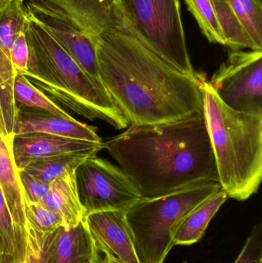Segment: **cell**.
<instances>
[{
  "label": "cell",
  "mask_w": 262,
  "mask_h": 263,
  "mask_svg": "<svg viewBox=\"0 0 262 263\" xmlns=\"http://www.w3.org/2000/svg\"><path fill=\"white\" fill-rule=\"evenodd\" d=\"M223 190L192 210L180 224L174 236V246H190L201 239L221 205L227 200Z\"/></svg>",
  "instance_id": "cell-17"
},
{
  "label": "cell",
  "mask_w": 262,
  "mask_h": 263,
  "mask_svg": "<svg viewBox=\"0 0 262 263\" xmlns=\"http://www.w3.org/2000/svg\"><path fill=\"white\" fill-rule=\"evenodd\" d=\"M15 73L10 55L0 46V134L9 141L13 137L15 106L14 82Z\"/></svg>",
  "instance_id": "cell-19"
},
{
  "label": "cell",
  "mask_w": 262,
  "mask_h": 263,
  "mask_svg": "<svg viewBox=\"0 0 262 263\" xmlns=\"http://www.w3.org/2000/svg\"><path fill=\"white\" fill-rule=\"evenodd\" d=\"M0 254L10 255L15 258V260L18 261L13 222H12L10 212L8 208L7 203L1 189H0Z\"/></svg>",
  "instance_id": "cell-26"
},
{
  "label": "cell",
  "mask_w": 262,
  "mask_h": 263,
  "mask_svg": "<svg viewBox=\"0 0 262 263\" xmlns=\"http://www.w3.org/2000/svg\"><path fill=\"white\" fill-rule=\"evenodd\" d=\"M102 149L82 150L49 156L33 161L23 170L45 183L50 184L66 173L74 172L89 158L95 156Z\"/></svg>",
  "instance_id": "cell-18"
},
{
  "label": "cell",
  "mask_w": 262,
  "mask_h": 263,
  "mask_svg": "<svg viewBox=\"0 0 262 263\" xmlns=\"http://www.w3.org/2000/svg\"><path fill=\"white\" fill-rule=\"evenodd\" d=\"M122 29L151 52L187 75H195L186 43L179 0H115Z\"/></svg>",
  "instance_id": "cell-6"
},
{
  "label": "cell",
  "mask_w": 262,
  "mask_h": 263,
  "mask_svg": "<svg viewBox=\"0 0 262 263\" xmlns=\"http://www.w3.org/2000/svg\"><path fill=\"white\" fill-rule=\"evenodd\" d=\"M0 189L13 222L17 259L23 263L26 251V218L18 170L14 161L11 141L0 134Z\"/></svg>",
  "instance_id": "cell-14"
},
{
  "label": "cell",
  "mask_w": 262,
  "mask_h": 263,
  "mask_svg": "<svg viewBox=\"0 0 262 263\" xmlns=\"http://www.w3.org/2000/svg\"><path fill=\"white\" fill-rule=\"evenodd\" d=\"M209 84L229 107L262 116V50H232Z\"/></svg>",
  "instance_id": "cell-8"
},
{
  "label": "cell",
  "mask_w": 262,
  "mask_h": 263,
  "mask_svg": "<svg viewBox=\"0 0 262 263\" xmlns=\"http://www.w3.org/2000/svg\"><path fill=\"white\" fill-rule=\"evenodd\" d=\"M100 263H121L119 261L117 260L115 258L112 256H109V255H105L104 257H101L100 259Z\"/></svg>",
  "instance_id": "cell-31"
},
{
  "label": "cell",
  "mask_w": 262,
  "mask_h": 263,
  "mask_svg": "<svg viewBox=\"0 0 262 263\" xmlns=\"http://www.w3.org/2000/svg\"><path fill=\"white\" fill-rule=\"evenodd\" d=\"M75 178L84 217L98 212L126 213L142 198L119 166L96 156L77 167Z\"/></svg>",
  "instance_id": "cell-7"
},
{
  "label": "cell",
  "mask_w": 262,
  "mask_h": 263,
  "mask_svg": "<svg viewBox=\"0 0 262 263\" xmlns=\"http://www.w3.org/2000/svg\"><path fill=\"white\" fill-rule=\"evenodd\" d=\"M10 60L16 74L24 75L29 60V46L25 35V29L18 33L10 49Z\"/></svg>",
  "instance_id": "cell-29"
},
{
  "label": "cell",
  "mask_w": 262,
  "mask_h": 263,
  "mask_svg": "<svg viewBox=\"0 0 262 263\" xmlns=\"http://www.w3.org/2000/svg\"><path fill=\"white\" fill-rule=\"evenodd\" d=\"M98 253H97V254H98ZM97 254H96V256H97ZM96 256H95V257H94V259H92V260H91L90 262H89L88 263H94V261H95V257H96Z\"/></svg>",
  "instance_id": "cell-33"
},
{
  "label": "cell",
  "mask_w": 262,
  "mask_h": 263,
  "mask_svg": "<svg viewBox=\"0 0 262 263\" xmlns=\"http://www.w3.org/2000/svg\"><path fill=\"white\" fill-rule=\"evenodd\" d=\"M26 220L37 230L43 233H50L64 227V222L59 216L46 208L40 203L30 202L23 198Z\"/></svg>",
  "instance_id": "cell-25"
},
{
  "label": "cell",
  "mask_w": 262,
  "mask_h": 263,
  "mask_svg": "<svg viewBox=\"0 0 262 263\" xmlns=\"http://www.w3.org/2000/svg\"><path fill=\"white\" fill-rule=\"evenodd\" d=\"M25 35L29 60L25 77L60 107L116 129L129 123L100 80L89 76L61 45L28 16Z\"/></svg>",
  "instance_id": "cell-3"
},
{
  "label": "cell",
  "mask_w": 262,
  "mask_h": 263,
  "mask_svg": "<svg viewBox=\"0 0 262 263\" xmlns=\"http://www.w3.org/2000/svg\"><path fill=\"white\" fill-rule=\"evenodd\" d=\"M18 176L23 198L30 202L40 203L49 191V184L42 182L23 170H18Z\"/></svg>",
  "instance_id": "cell-28"
},
{
  "label": "cell",
  "mask_w": 262,
  "mask_h": 263,
  "mask_svg": "<svg viewBox=\"0 0 262 263\" xmlns=\"http://www.w3.org/2000/svg\"><path fill=\"white\" fill-rule=\"evenodd\" d=\"M13 93L15 106L36 108L63 118H73L69 112L38 90L23 74H16L15 76Z\"/></svg>",
  "instance_id": "cell-21"
},
{
  "label": "cell",
  "mask_w": 262,
  "mask_h": 263,
  "mask_svg": "<svg viewBox=\"0 0 262 263\" xmlns=\"http://www.w3.org/2000/svg\"><path fill=\"white\" fill-rule=\"evenodd\" d=\"M103 144L142 198L219 182L203 114L169 123L131 124Z\"/></svg>",
  "instance_id": "cell-2"
},
{
  "label": "cell",
  "mask_w": 262,
  "mask_h": 263,
  "mask_svg": "<svg viewBox=\"0 0 262 263\" xmlns=\"http://www.w3.org/2000/svg\"><path fill=\"white\" fill-rule=\"evenodd\" d=\"M246 28L258 50H262L261 0H226Z\"/></svg>",
  "instance_id": "cell-23"
},
{
  "label": "cell",
  "mask_w": 262,
  "mask_h": 263,
  "mask_svg": "<svg viewBox=\"0 0 262 263\" xmlns=\"http://www.w3.org/2000/svg\"><path fill=\"white\" fill-rule=\"evenodd\" d=\"M221 190L219 182H206L166 196L141 198L133 204L125 216L138 262H164L183 219Z\"/></svg>",
  "instance_id": "cell-5"
},
{
  "label": "cell",
  "mask_w": 262,
  "mask_h": 263,
  "mask_svg": "<svg viewBox=\"0 0 262 263\" xmlns=\"http://www.w3.org/2000/svg\"><path fill=\"white\" fill-rule=\"evenodd\" d=\"M182 263H189V262H183Z\"/></svg>",
  "instance_id": "cell-36"
},
{
  "label": "cell",
  "mask_w": 262,
  "mask_h": 263,
  "mask_svg": "<svg viewBox=\"0 0 262 263\" xmlns=\"http://www.w3.org/2000/svg\"><path fill=\"white\" fill-rule=\"evenodd\" d=\"M95 47L100 81L129 124L203 114V74L177 70L120 29L102 34Z\"/></svg>",
  "instance_id": "cell-1"
},
{
  "label": "cell",
  "mask_w": 262,
  "mask_h": 263,
  "mask_svg": "<svg viewBox=\"0 0 262 263\" xmlns=\"http://www.w3.org/2000/svg\"><path fill=\"white\" fill-rule=\"evenodd\" d=\"M24 6L54 14L95 42L118 29L110 0H25Z\"/></svg>",
  "instance_id": "cell-9"
},
{
  "label": "cell",
  "mask_w": 262,
  "mask_h": 263,
  "mask_svg": "<svg viewBox=\"0 0 262 263\" xmlns=\"http://www.w3.org/2000/svg\"><path fill=\"white\" fill-rule=\"evenodd\" d=\"M15 106L14 135L43 133L91 142H103L95 127L88 126L75 118H63L36 108Z\"/></svg>",
  "instance_id": "cell-13"
},
{
  "label": "cell",
  "mask_w": 262,
  "mask_h": 263,
  "mask_svg": "<svg viewBox=\"0 0 262 263\" xmlns=\"http://www.w3.org/2000/svg\"><path fill=\"white\" fill-rule=\"evenodd\" d=\"M59 229L43 233L26 220V251L23 263H54Z\"/></svg>",
  "instance_id": "cell-22"
},
{
  "label": "cell",
  "mask_w": 262,
  "mask_h": 263,
  "mask_svg": "<svg viewBox=\"0 0 262 263\" xmlns=\"http://www.w3.org/2000/svg\"><path fill=\"white\" fill-rule=\"evenodd\" d=\"M11 148L15 165L20 170L38 159L82 150L103 149L104 144L47 133H29L14 135Z\"/></svg>",
  "instance_id": "cell-12"
},
{
  "label": "cell",
  "mask_w": 262,
  "mask_h": 263,
  "mask_svg": "<svg viewBox=\"0 0 262 263\" xmlns=\"http://www.w3.org/2000/svg\"><path fill=\"white\" fill-rule=\"evenodd\" d=\"M26 12L28 16L49 32L89 76L100 80L96 42L53 14L36 9H26Z\"/></svg>",
  "instance_id": "cell-11"
},
{
  "label": "cell",
  "mask_w": 262,
  "mask_h": 263,
  "mask_svg": "<svg viewBox=\"0 0 262 263\" xmlns=\"http://www.w3.org/2000/svg\"><path fill=\"white\" fill-rule=\"evenodd\" d=\"M98 250L84 221L72 228L59 229L54 263H88Z\"/></svg>",
  "instance_id": "cell-16"
},
{
  "label": "cell",
  "mask_w": 262,
  "mask_h": 263,
  "mask_svg": "<svg viewBox=\"0 0 262 263\" xmlns=\"http://www.w3.org/2000/svg\"><path fill=\"white\" fill-rule=\"evenodd\" d=\"M204 114L218 172L228 197L238 201L258 192L262 178V116L226 106L206 77L201 81Z\"/></svg>",
  "instance_id": "cell-4"
},
{
  "label": "cell",
  "mask_w": 262,
  "mask_h": 263,
  "mask_svg": "<svg viewBox=\"0 0 262 263\" xmlns=\"http://www.w3.org/2000/svg\"><path fill=\"white\" fill-rule=\"evenodd\" d=\"M97 250L121 263H139L125 212L94 213L83 219Z\"/></svg>",
  "instance_id": "cell-10"
},
{
  "label": "cell",
  "mask_w": 262,
  "mask_h": 263,
  "mask_svg": "<svg viewBox=\"0 0 262 263\" xmlns=\"http://www.w3.org/2000/svg\"><path fill=\"white\" fill-rule=\"evenodd\" d=\"M0 263H20L10 255L0 254Z\"/></svg>",
  "instance_id": "cell-30"
},
{
  "label": "cell",
  "mask_w": 262,
  "mask_h": 263,
  "mask_svg": "<svg viewBox=\"0 0 262 263\" xmlns=\"http://www.w3.org/2000/svg\"><path fill=\"white\" fill-rule=\"evenodd\" d=\"M40 204L59 216L66 228L76 227L83 222L84 215L77 192L75 171L49 184V191Z\"/></svg>",
  "instance_id": "cell-15"
},
{
  "label": "cell",
  "mask_w": 262,
  "mask_h": 263,
  "mask_svg": "<svg viewBox=\"0 0 262 263\" xmlns=\"http://www.w3.org/2000/svg\"><path fill=\"white\" fill-rule=\"evenodd\" d=\"M203 35L210 43L226 46L212 0H185Z\"/></svg>",
  "instance_id": "cell-24"
},
{
  "label": "cell",
  "mask_w": 262,
  "mask_h": 263,
  "mask_svg": "<svg viewBox=\"0 0 262 263\" xmlns=\"http://www.w3.org/2000/svg\"><path fill=\"white\" fill-rule=\"evenodd\" d=\"M0 1H3V0H0ZM21 1H23V3H24L25 0H21Z\"/></svg>",
  "instance_id": "cell-35"
},
{
  "label": "cell",
  "mask_w": 262,
  "mask_h": 263,
  "mask_svg": "<svg viewBox=\"0 0 262 263\" xmlns=\"http://www.w3.org/2000/svg\"><path fill=\"white\" fill-rule=\"evenodd\" d=\"M234 263H262V228L255 226L238 257Z\"/></svg>",
  "instance_id": "cell-27"
},
{
  "label": "cell",
  "mask_w": 262,
  "mask_h": 263,
  "mask_svg": "<svg viewBox=\"0 0 262 263\" xmlns=\"http://www.w3.org/2000/svg\"><path fill=\"white\" fill-rule=\"evenodd\" d=\"M111 2H112V3H115V0H110Z\"/></svg>",
  "instance_id": "cell-34"
},
{
  "label": "cell",
  "mask_w": 262,
  "mask_h": 263,
  "mask_svg": "<svg viewBox=\"0 0 262 263\" xmlns=\"http://www.w3.org/2000/svg\"><path fill=\"white\" fill-rule=\"evenodd\" d=\"M100 259H101V256H100V252L98 251V253L97 254L96 257H95L94 263H100Z\"/></svg>",
  "instance_id": "cell-32"
},
{
  "label": "cell",
  "mask_w": 262,
  "mask_h": 263,
  "mask_svg": "<svg viewBox=\"0 0 262 263\" xmlns=\"http://www.w3.org/2000/svg\"><path fill=\"white\" fill-rule=\"evenodd\" d=\"M226 46L232 50H258L232 6L226 0H212Z\"/></svg>",
  "instance_id": "cell-20"
}]
</instances>
